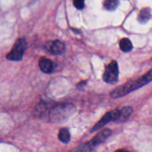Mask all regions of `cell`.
Masks as SVG:
<instances>
[{
	"label": "cell",
	"mask_w": 152,
	"mask_h": 152,
	"mask_svg": "<svg viewBox=\"0 0 152 152\" xmlns=\"http://www.w3.org/2000/svg\"><path fill=\"white\" fill-rule=\"evenodd\" d=\"M119 116H120V110L116 109L114 111H111V112H108L107 114H105L103 117H102L100 120L92 128L91 131V132H96V131L99 130V129L103 127L104 126L107 124V123H109L110 121H114L117 122V120L119 118Z\"/></svg>",
	"instance_id": "obj_6"
},
{
	"label": "cell",
	"mask_w": 152,
	"mask_h": 152,
	"mask_svg": "<svg viewBox=\"0 0 152 152\" xmlns=\"http://www.w3.org/2000/svg\"><path fill=\"white\" fill-rule=\"evenodd\" d=\"M40 70L45 74H50L53 71V65L52 61L48 59H42L39 62Z\"/></svg>",
	"instance_id": "obj_8"
},
{
	"label": "cell",
	"mask_w": 152,
	"mask_h": 152,
	"mask_svg": "<svg viewBox=\"0 0 152 152\" xmlns=\"http://www.w3.org/2000/svg\"><path fill=\"white\" fill-rule=\"evenodd\" d=\"M86 81H83V82H81V83H80L78 85H77V88H80V89H83V88H84V87L86 86Z\"/></svg>",
	"instance_id": "obj_15"
},
{
	"label": "cell",
	"mask_w": 152,
	"mask_h": 152,
	"mask_svg": "<svg viewBox=\"0 0 152 152\" xmlns=\"http://www.w3.org/2000/svg\"><path fill=\"white\" fill-rule=\"evenodd\" d=\"M74 7L78 10H83L85 7V0H74Z\"/></svg>",
	"instance_id": "obj_14"
},
{
	"label": "cell",
	"mask_w": 152,
	"mask_h": 152,
	"mask_svg": "<svg viewBox=\"0 0 152 152\" xmlns=\"http://www.w3.org/2000/svg\"><path fill=\"white\" fill-rule=\"evenodd\" d=\"M58 137L59 140L63 143L67 144L70 142V140H71V135H70L69 132H68V129H62L59 132V134H58Z\"/></svg>",
	"instance_id": "obj_11"
},
{
	"label": "cell",
	"mask_w": 152,
	"mask_h": 152,
	"mask_svg": "<svg viewBox=\"0 0 152 152\" xmlns=\"http://www.w3.org/2000/svg\"><path fill=\"white\" fill-rule=\"evenodd\" d=\"M151 18V11L148 8L142 9L140 13L139 16H138V20L140 22H146L149 20Z\"/></svg>",
	"instance_id": "obj_12"
},
{
	"label": "cell",
	"mask_w": 152,
	"mask_h": 152,
	"mask_svg": "<svg viewBox=\"0 0 152 152\" xmlns=\"http://www.w3.org/2000/svg\"><path fill=\"white\" fill-rule=\"evenodd\" d=\"M45 47L48 51L53 55H59L65 50V45L59 40L48 42Z\"/></svg>",
	"instance_id": "obj_7"
},
{
	"label": "cell",
	"mask_w": 152,
	"mask_h": 152,
	"mask_svg": "<svg viewBox=\"0 0 152 152\" xmlns=\"http://www.w3.org/2000/svg\"><path fill=\"white\" fill-rule=\"evenodd\" d=\"M151 81H152V69L137 80L130 81L120 87H117L111 92V96L114 99L122 97L132 91L145 86Z\"/></svg>",
	"instance_id": "obj_1"
},
{
	"label": "cell",
	"mask_w": 152,
	"mask_h": 152,
	"mask_svg": "<svg viewBox=\"0 0 152 152\" xmlns=\"http://www.w3.org/2000/svg\"><path fill=\"white\" fill-rule=\"evenodd\" d=\"M27 48V42L24 39H19L15 42L13 48L7 55L6 59L10 61H20Z\"/></svg>",
	"instance_id": "obj_3"
},
{
	"label": "cell",
	"mask_w": 152,
	"mask_h": 152,
	"mask_svg": "<svg viewBox=\"0 0 152 152\" xmlns=\"http://www.w3.org/2000/svg\"><path fill=\"white\" fill-rule=\"evenodd\" d=\"M75 111L72 104H60L53 106L49 111V119L53 123H61L68 120Z\"/></svg>",
	"instance_id": "obj_2"
},
{
	"label": "cell",
	"mask_w": 152,
	"mask_h": 152,
	"mask_svg": "<svg viewBox=\"0 0 152 152\" xmlns=\"http://www.w3.org/2000/svg\"><path fill=\"white\" fill-rule=\"evenodd\" d=\"M120 48L123 52H129L133 49V45L129 39L123 38L120 42Z\"/></svg>",
	"instance_id": "obj_10"
},
{
	"label": "cell",
	"mask_w": 152,
	"mask_h": 152,
	"mask_svg": "<svg viewBox=\"0 0 152 152\" xmlns=\"http://www.w3.org/2000/svg\"><path fill=\"white\" fill-rule=\"evenodd\" d=\"M119 69L118 64L116 61H112L106 66L102 79L108 84H115L118 81Z\"/></svg>",
	"instance_id": "obj_5"
},
{
	"label": "cell",
	"mask_w": 152,
	"mask_h": 152,
	"mask_svg": "<svg viewBox=\"0 0 152 152\" xmlns=\"http://www.w3.org/2000/svg\"><path fill=\"white\" fill-rule=\"evenodd\" d=\"M111 135V131L109 130V129H105V130L99 132L97 135H96L94 139H92V140L91 142H88V143L85 144V145H81L80 147V148L77 150L83 151H92L94 147L97 146L98 145H99L102 142H103L104 141H105V140L108 139Z\"/></svg>",
	"instance_id": "obj_4"
},
{
	"label": "cell",
	"mask_w": 152,
	"mask_h": 152,
	"mask_svg": "<svg viewBox=\"0 0 152 152\" xmlns=\"http://www.w3.org/2000/svg\"><path fill=\"white\" fill-rule=\"evenodd\" d=\"M133 113V108L132 107H125L120 110V116L117 120V123H123L127 120L130 117L132 114Z\"/></svg>",
	"instance_id": "obj_9"
},
{
	"label": "cell",
	"mask_w": 152,
	"mask_h": 152,
	"mask_svg": "<svg viewBox=\"0 0 152 152\" xmlns=\"http://www.w3.org/2000/svg\"><path fill=\"white\" fill-rule=\"evenodd\" d=\"M104 7L108 10H114L119 5V0H105Z\"/></svg>",
	"instance_id": "obj_13"
}]
</instances>
